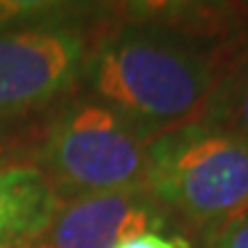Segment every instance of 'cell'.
<instances>
[{
    "instance_id": "6da1fadb",
    "label": "cell",
    "mask_w": 248,
    "mask_h": 248,
    "mask_svg": "<svg viewBox=\"0 0 248 248\" xmlns=\"http://www.w3.org/2000/svg\"><path fill=\"white\" fill-rule=\"evenodd\" d=\"M78 83L152 140L200 120L218 85L202 39L145 18L122 23L92 46Z\"/></svg>"
},
{
    "instance_id": "ba28073f",
    "label": "cell",
    "mask_w": 248,
    "mask_h": 248,
    "mask_svg": "<svg viewBox=\"0 0 248 248\" xmlns=\"http://www.w3.org/2000/svg\"><path fill=\"white\" fill-rule=\"evenodd\" d=\"M90 5L53 2V0H0V32L16 28L37 26L46 21L88 14Z\"/></svg>"
},
{
    "instance_id": "8fae6325",
    "label": "cell",
    "mask_w": 248,
    "mask_h": 248,
    "mask_svg": "<svg viewBox=\"0 0 248 248\" xmlns=\"http://www.w3.org/2000/svg\"><path fill=\"white\" fill-rule=\"evenodd\" d=\"M246 30H248V16H246Z\"/></svg>"
},
{
    "instance_id": "30bf717a",
    "label": "cell",
    "mask_w": 248,
    "mask_h": 248,
    "mask_svg": "<svg viewBox=\"0 0 248 248\" xmlns=\"http://www.w3.org/2000/svg\"><path fill=\"white\" fill-rule=\"evenodd\" d=\"M117 248H191V241L177 234H166V232H147L140 237L124 241Z\"/></svg>"
},
{
    "instance_id": "7a4b0ae2",
    "label": "cell",
    "mask_w": 248,
    "mask_h": 248,
    "mask_svg": "<svg viewBox=\"0 0 248 248\" xmlns=\"http://www.w3.org/2000/svg\"><path fill=\"white\" fill-rule=\"evenodd\" d=\"M152 138L92 97L64 104L37 147V168L60 202L147 188Z\"/></svg>"
},
{
    "instance_id": "3957f363",
    "label": "cell",
    "mask_w": 248,
    "mask_h": 248,
    "mask_svg": "<svg viewBox=\"0 0 248 248\" xmlns=\"http://www.w3.org/2000/svg\"><path fill=\"white\" fill-rule=\"evenodd\" d=\"M147 191L200 228L248 209V140L204 120L150 145Z\"/></svg>"
},
{
    "instance_id": "8992f818",
    "label": "cell",
    "mask_w": 248,
    "mask_h": 248,
    "mask_svg": "<svg viewBox=\"0 0 248 248\" xmlns=\"http://www.w3.org/2000/svg\"><path fill=\"white\" fill-rule=\"evenodd\" d=\"M60 204L37 166H0V248H26L46 230Z\"/></svg>"
},
{
    "instance_id": "9c48e42d",
    "label": "cell",
    "mask_w": 248,
    "mask_h": 248,
    "mask_svg": "<svg viewBox=\"0 0 248 248\" xmlns=\"http://www.w3.org/2000/svg\"><path fill=\"white\" fill-rule=\"evenodd\" d=\"M204 248H248V209L204 228Z\"/></svg>"
},
{
    "instance_id": "52a82bcc",
    "label": "cell",
    "mask_w": 248,
    "mask_h": 248,
    "mask_svg": "<svg viewBox=\"0 0 248 248\" xmlns=\"http://www.w3.org/2000/svg\"><path fill=\"white\" fill-rule=\"evenodd\" d=\"M200 120L237 133L248 140V58L216 85Z\"/></svg>"
},
{
    "instance_id": "5b68a950",
    "label": "cell",
    "mask_w": 248,
    "mask_h": 248,
    "mask_svg": "<svg viewBox=\"0 0 248 248\" xmlns=\"http://www.w3.org/2000/svg\"><path fill=\"white\" fill-rule=\"evenodd\" d=\"M168 212L147 188H126L62 202L46 230L26 248H117L147 232H163Z\"/></svg>"
},
{
    "instance_id": "277c9868",
    "label": "cell",
    "mask_w": 248,
    "mask_h": 248,
    "mask_svg": "<svg viewBox=\"0 0 248 248\" xmlns=\"http://www.w3.org/2000/svg\"><path fill=\"white\" fill-rule=\"evenodd\" d=\"M83 16L0 32V120L39 110L78 83L92 51Z\"/></svg>"
}]
</instances>
